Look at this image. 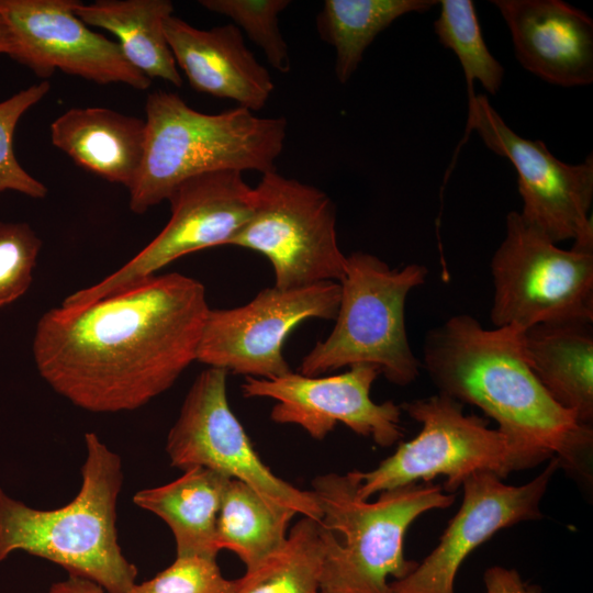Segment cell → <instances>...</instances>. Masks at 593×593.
<instances>
[{
    "label": "cell",
    "instance_id": "cell-1",
    "mask_svg": "<svg viewBox=\"0 0 593 593\" xmlns=\"http://www.w3.org/2000/svg\"><path fill=\"white\" fill-rule=\"evenodd\" d=\"M210 311L204 286L188 276H150L120 292L38 320L40 376L93 413L133 411L167 391L197 360Z\"/></svg>",
    "mask_w": 593,
    "mask_h": 593
},
{
    "label": "cell",
    "instance_id": "cell-2",
    "mask_svg": "<svg viewBox=\"0 0 593 593\" xmlns=\"http://www.w3.org/2000/svg\"><path fill=\"white\" fill-rule=\"evenodd\" d=\"M521 332L454 315L427 332L421 366L439 393L479 407L518 449L540 463L556 457L572 477L591 481L592 426L541 385L524 358Z\"/></svg>",
    "mask_w": 593,
    "mask_h": 593
},
{
    "label": "cell",
    "instance_id": "cell-3",
    "mask_svg": "<svg viewBox=\"0 0 593 593\" xmlns=\"http://www.w3.org/2000/svg\"><path fill=\"white\" fill-rule=\"evenodd\" d=\"M85 444L81 486L67 505L36 510L0 488V562L22 550L97 583L105 593H128L138 571L118 540L121 458L92 432Z\"/></svg>",
    "mask_w": 593,
    "mask_h": 593
},
{
    "label": "cell",
    "instance_id": "cell-4",
    "mask_svg": "<svg viewBox=\"0 0 593 593\" xmlns=\"http://www.w3.org/2000/svg\"><path fill=\"white\" fill-rule=\"evenodd\" d=\"M145 145L128 189L130 209L143 214L198 175L219 170H276L287 136L283 116L259 118L236 107L208 114L177 93L156 90L145 103Z\"/></svg>",
    "mask_w": 593,
    "mask_h": 593
},
{
    "label": "cell",
    "instance_id": "cell-5",
    "mask_svg": "<svg viewBox=\"0 0 593 593\" xmlns=\"http://www.w3.org/2000/svg\"><path fill=\"white\" fill-rule=\"evenodd\" d=\"M359 471L321 474L312 482L324 544L321 593H389V579L404 578L418 563L404 555L410 525L456 499L440 485L414 483L371 502L359 496Z\"/></svg>",
    "mask_w": 593,
    "mask_h": 593
},
{
    "label": "cell",
    "instance_id": "cell-6",
    "mask_svg": "<svg viewBox=\"0 0 593 593\" xmlns=\"http://www.w3.org/2000/svg\"><path fill=\"white\" fill-rule=\"evenodd\" d=\"M427 273L418 264L390 268L365 251L346 256L335 325L303 357L299 372L317 377L367 363L393 384L412 383L422 366L409 344L405 302L413 289L425 283Z\"/></svg>",
    "mask_w": 593,
    "mask_h": 593
},
{
    "label": "cell",
    "instance_id": "cell-7",
    "mask_svg": "<svg viewBox=\"0 0 593 593\" xmlns=\"http://www.w3.org/2000/svg\"><path fill=\"white\" fill-rule=\"evenodd\" d=\"M421 424L419 433L402 443L373 470L361 472L358 494L363 500L409 484L429 483L445 477L444 491L452 494L479 471L501 479L540 462L522 451L497 428L474 414L466 415L463 404L437 393L400 405Z\"/></svg>",
    "mask_w": 593,
    "mask_h": 593
},
{
    "label": "cell",
    "instance_id": "cell-8",
    "mask_svg": "<svg viewBox=\"0 0 593 593\" xmlns=\"http://www.w3.org/2000/svg\"><path fill=\"white\" fill-rule=\"evenodd\" d=\"M490 269L494 327L593 322V249H562L512 211Z\"/></svg>",
    "mask_w": 593,
    "mask_h": 593
},
{
    "label": "cell",
    "instance_id": "cell-9",
    "mask_svg": "<svg viewBox=\"0 0 593 593\" xmlns=\"http://www.w3.org/2000/svg\"><path fill=\"white\" fill-rule=\"evenodd\" d=\"M254 192L253 213L230 245L265 256L278 289L339 282L346 256L338 246L332 199L276 170L262 174Z\"/></svg>",
    "mask_w": 593,
    "mask_h": 593
},
{
    "label": "cell",
    "instance_id": "cell-10",
    "mask_svg": "<svg viewBox=\"0 0 593 593\" xmlns=\"http://www.w3.org/2000/svg\"><path fill=\"white\" fill-rule=\"evenodd\" d=\"M228 372L208 367L190 387L170 428L166 452L172 467H204L242 481L269 502L296 515L321 521L311 490L304 491L276 475L256 452L227 399Z\"/></svg>",
    "mask_w": 593,
    "mask_h": 593
},
{
    "label": "cell",
    "instance_id": "cell-11",
    "mask_svg": "<svg viewBox=\"0 0 593 593\" xmlns=\"http://www.w3.org/2000/svg\"><path fill=\"white\" fill-rule=\"evenodd\" d=\"M468 130L485 146L507 158L517 172L522 217L551 242L572 239L573 247L593 249V155L571 165L555 157L541 141L516 134L484 94L468 96Z\"/></svg>",
    "mask_w": 593,
    "mask_h": 593
},
{
    "label": "cell",
    "instance_id": "cell-12",
    "mask_svg": "<svg viewBox=\"0 0 593 593\" xmlns=\"http://www.w3.org/2000/svg\"><path fill=\"white\" fill-rule=\"evenodd\" d=\"M170 219L137 255L100 282L68 295L63 305L85 304L120 292L188 254L230 245L248 222L255 202L237 170H219L189 178L167 198Z\"/></svg>",
    "mask_w": 593,
    "mask_h": 593
},
{
    "label": "cell",
    "instance_id": "cell-13",
    "mask_svg": "<svg viewBox=\"0 0 593 593\" xmlns=\"http://www.w3.org/2000/svg\"><path fill=\"white\" fill-rule=\"evenodd\" d=\"M340 286L335 281L259 291L248 303L211 310L197 360L228 373L275 379L291 371L283 356L289 335L311 318L335 320Z\"/></svg>",
    "mask_w": 593,
    "mask_h": 593
},
{
    "label": "cell",
    "instance_id": "cell-14",
    "mask_svg": "<svg viewBox=\"0 0 593 593\" xmlns=\"http://www.w3.org/2000/svg\"><path fill=\"white\" fill-rule=\"evenodd\" d=\"M379 374L377 367L360 363L326 377L292 371L275 379L246 377L242 392L245 398L275 400L270 418L298 425L314 439H324L342 423L385 448L402 437V410L392 401L376 403L371 399V387Z\"/></svg>",
    "mask_w": 593,
    "mask_h": 593
},
{
    "label": "cell",
    "instance_id": "cell-15",
    "mask_svg": "<svg viewBox=\"0 0 593 593\" xmlns=\"http://www.w3.org/2000/svg\"><path fill=\"white\" fill-rule=\"evenodd\" d=\"M75 0H0L13 43L11 58L41 78L56 69L99 85L137 90L152 80L133 67L119 44L92 31L72 10Z\"/></svg>",
    "mask_w": 593,
    "mask_h": 593
},
{
    "label": "cell",
    "instance_id": "cell-16",
    "mask_svg": "<svg viewBox=\"0 0 593 593\" xmlns=\"http://www.w3.org/2000/svg\"><path fill=\"white\" fill-rule=\"evenodd\" d=\"M559 468L553 457L536 478L517 486L489 471L468 477L462 503L438 545L407 575L390 581L389 593H455L457 573L474 549L503 528L541 518L540 502Z\"/></svg>",
    "mask_w": 593,
    "mask_h": 593
},
{
    "label": "cell",
    "instance_id": "cell-17",
    "mask_svg": "<svg viewBox=\"0 0 593 593\" xmlns=\"http://www.w3.org/2000/svg\"><path fill=\"white\" fill-rule=\"evenodd\" d=\"M519 64L561 87L593 82V20L561 0H492Z\"/></svg>",
    "mask_w": 593,
    "mask_h": 593
},
{
    "label": "cell",
    "instance_id": "cell-18",
    "mask_svg": "<svg viewBox=\"0 0 593 593\" xmlns=\"http://www.w3.org/2000/svg\"><path fill=\"white\" fill-rule=\"evenodd\" d=\"M165 34L177 66L198 92L231 99L251 112L265 107L275 85L233 23L201 30L169 16Z\"/></svg>",
    "mask_w": 593,
    "mask_h": 593
},
{
    "label": "cell",
    "instance_id": "cell-19",
    "mask_svg": "<svg viewBox=\"0 0 593 593\" xmlns=\"http://www.w3.org/2000/svg\"><path fill=\"white\" fill-rule=\"evenodd\" d=\"M145 120L111 109L72 108L51 124V141L76 165L127 190L144 154Z\"/></svg>",
    "mask_w": 593,
    "mask_h": 593
},
{
    "label": "cell",
    "instance_id": "cell-20",
    "mask_svg": "<svg viewBox=\"0 0 593 593\" xmlns=\"http://www.w3.org/2000/svg\"><path fill=\"white\" fill-rule=\"evenodd\" d=\"M593 322L563 321L521 332L524 358L550 396L577 419L593 421Z\"/></svg>",
    "mask_w": 593,
    "mask_h": 593
},
{
    "label": "cell",
    "instance_id": "cell-21",
    "mask_svg": "<svg viewBox=\"0 0 593 593\" xmlns=\"http://www.w3.org/2000/svg\"><path fill=\"white\" fill-rule=\"evenodd\" d=\"M230 480L211 469L193 467L167 484L138 491L133 502L168 525L177 556L216 558L217 516Z\"/></svg>",
    "mask_w": 593,
    "mask_h": 593
},
{
    "label": "cell",
    "instance_id": "cell-22",
    "mask_svg": "<svg viewBox=\"0 0 593 593\" xmlns=\"http://www.w3.org/2000/svg\"><path fill=\"white\" fill-rule=\"evenodd\" d=\"M72 10L88 26L112 33L126 60L150 80L182 86L165 34V22L174 12L170 1L99 0L85 4L75 0Z\"/></svg>",
    "mask_w": 593,
    "mask_h": 593
},
{
    "label": "cell",
    "instance_id": "cell-23",
    "mask_svg": "<svg viewBox=\"0 0 593 593\" xmlns=\"http://www.w3.org/2000/svg\"><path fill=\"white\" fill-rule=\"evenodd\" d=\"M437 4V0H325L316 27L322 41L335 48L337 80L350 79L369 45L396 19Z\"/></svg>",
    "mask_w": 593,
    "mask_h": 593
},
{
    "label": "cell",
    "instance_id": "cell-24",
    "mask_svg": "<svg viewBox=\"0 0 593 593\" xmlns=\"http://www.w3.org/2000/svg\"><path fill=\"white\" fill-rule=\"evenodd\" d=\"M294 515L246 483L231 479L217 516L216 547L233 551L250 570L283 545Z\"/></svg>",
    "mask_w": 593,
    "mask_h": 593
},
{
    "label": "cell",
    "instance_id": "cell-25",
    "mask_svg": "<svg viewBox=\"0 0 593 593\" xmlns=\"http://www.w3.org/2000/svg\"><path fill=\"white\" fill-rule=\"evenodd\" d=\"M322 525L302 516L283 545L236 579L234 593H321Z\"/></svg>",
    "mask_w": 593,
    "mask_h": 593
},
{
    "label": "cell",
    "instance_id": "cell-26",
    "mask_svg": "<svg viewBox=\"0 0 593 593\" xmlns=\"http://www.w3.org/2000/svg\"><path fill=\"white\" fill-rule=\"evenodd\" d=\"M440 13L434 31L440 44L451 49L460 61L468 85L473 93V81L491 94L500 90L504 68L490 53L471 0H440Z\"/></svg>",
    "mask_w": 593,
    "mask_h": 593
},
{
    "label": "cell",
    "instance_id": "cell-27",
    "mask_svg": "<svg viewBox=\"0 0 593 593\" xmlns=\"http://www.w3.org/2000/svg\"><path fill=\"white\" fill-rule=\"evenodd\" d=\"M206 10L231 19L240 32L262 49L276 70L288 74L291 59L288 45L279 29V14L289 0H201Z\"/></svg>",
    "mask_w": 593,
    "mask_h": 593
},
{
    "label": "cell",
    "instance_id": "cell-28",
    "mask_svg": "<svg viewBox=\"0 0 593 593\" xmlns=\"http://www.w3.org/2000/svg\"><path fill=\"white\" fill-rule=\"evenodd\" d=\"M49 89V83L42 81L0 102V194L10 190L43 199L48 192L44 183L20 165L13 148V136L21 116L40 102Z\"/></svg>",
    "mask_w": 593,
    "mask_h": 593
},
{
    "label": "cell",
    "instance_id": "cell-29",
    "mask_svg": "<svg viewBox=\"0 0 593 593\" xmlns=\"http://www.w3.org/2000/svg\"><path fill=\"white\" fill-rule=\"evenodd\" d=\"M41 247L29 224L0 221V309L29 290Z\"/></svg>",
    "mask_w": 593,
    "mask_h": 593
},
{
    "label": "cell",
    "instance_id": "cell-30",
    "mask_svg": "<svg viewBox=\"0 0 593 593\" xmlns=\"http://www.w3.org/2000/svg\"><path fill=\"white\" fill-rule=\"evenodd\" d=\"M236 580L223 577L215 557L177 556L150 580L134 584L128 593H234Z\"/></svg>",
    "mask_w": 593,
    "mask_h": 593
},
{
    "label": "cell",
    "instance_id": "cell-31",
    "mask_svg": "<svg viewBox=\"0 0 593 593\" xmlns=\"http://www.w3.org/2000/svg\"><path fill=\"white\" fill-rule=\"evenodd\" d=\"M486 593H544L542 589L524 581L515 569L493 566L485 570Z\"/></svg>",
    "mask_w": 593,
    "mask_h": 593
},
{
    "label": "cell",
    "instance_id": "cell-32",
    "mask_svg": "<svg viewBox=\"0 0 593 593\" xmlns=\"http://www.w3.org/2000/svg\"><path fill=\"white\" fill-rule=\"evenodd\" d=\"M45 593H105V591L88 579L68 574L66 580L52 584Z\"/></svg>",
    "mask_w": 593,
    "mask_h": 593
},
{
    "label": "cell",
    "instance_id": "cell-33",
    "mask_svg": "<svg viewBox=\"0 0 593 593\" xmlns=\"http://www.w3.org/2000/svg\"><path fill=\"white\" fill-rule=\"evenodd\" d=\"M13 49V43L10 31L0 14V54L11 55Z\"/></svg>",
    "mask_w": 593,
    "mask_h": 593
}]
</instances>
